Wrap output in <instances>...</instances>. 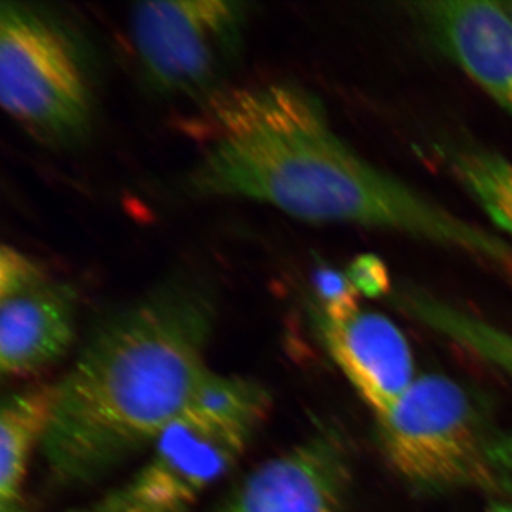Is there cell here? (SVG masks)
<instances>
[{"instance_id":"6da1fadb","label":"cell","mask_w":512,"mask_h":512,"mask_svg":"<svg viewBox=\"0 0 512 512\" xmlns=\"http://www.w3.org/2000/svg\"><path fill=\"white\" fill-rule=\"evenodd\" d=\"M207 148L188 175L192 194L269 205L315 224L400 232L503 264L505 239L446 210L349 146L322 101L276 82L218 97Z\"/></svg>"},{"instance_id":"7a4b0ae2","label":"cell","mask_w":512,"mask_h":512,"mask_svg":"<svg viewBox=\"0 0 512 512\" xmlns=\"http://www.w3.org/2000/svg\"><path fill=\"white\" fill-rule=\"evenodd\" d=\"M215 319L211 285L180 275L101 320L55 384L40 444L53 484L96 483L190 409L211 373Z\"/></svg>"},{"instance_id":"3957f363","label":"cell","mask_w":512,"mask_h":512,"mask_svg":"<svg viewBox=\"0 0 512 512\" xmlns=\"http://www.w3.org/2000/svg\"><path fill=\"white\" fill-rule=\"evenodd\" d=\"M376 424L387 463L413 487L512 491V437L450 377H417Z\"/></svg>"},{"instance_id":"277c9868","label":"cell","mask_w":512,"mask_h":512,"mask_svg":"<svg viewBox=\"0 0 512 512\" xmlns=\"http://www.w3.org/2000/svg\"><path fill=\"white\" fill-rule=\"evenodd\" d=\"M0 104L40 143L80 146L92 133V60L79 35L35 3L0 5Z\"/></svg>"},{"instance_id":"5b68a950","label":"cell","mask_w":512,"mask_h":512,"mask_svg":"<svg viewBox=\"0 0 512 512\" xmlns=\"http://www.w3.org/2000/svg\"><path fill=\"white\" fill-rule=\"evenodd\" d=\"M251 3L141 2L130 10V39L148 89L168 99L218 93L245 47Z\"/></svg>"},{"instance_id":"8992f818","label":"cell","mask_w":512,"mask_h":512,"mask_svg":"<svg viewBox=\"0 0 512 512\" xmlns=\"http://www.w3.org/2000/svg\"><path fill=\"white\" fill-rule=\"evenodd\" d=\"M259 424L191 406L124 483L72 512H191L237 464Z\"/></svg>"},{"instance_id":"52a82bcc","label":"cell","mask_w":512,"mask_h":512,"mask_svg":"<svg viewBox=\"0 0 512 512\" xmlns=\"http://www.w3.org/2000/svg\"><path fill=\"white\" fill-rule=\"evenodd\" d=\"M350 484L348 444L323 429L259 464L218 512H345Z\"/></svg>"},{"instance_id":"ba28073f","label":"cell","mask_w":512,"mask_h":512,"mask_svg":"<svg viewBox=\"0 0 512 512\" xmlns=\"http://www.w3.org/2000/svg\"><path fill=\"white\" fill-rule=\"evenodd\" d=\"M410 8L444 55L512 114V19L498 2L443 0Z\"/></svg>"},{"instance_id":"9c48e42d","label":"cell","mask_w":512,"mask_h":512,"mask_svg":"<svg viewBox=\"0 0 512 512\" xmlns=\"http://www.w3.org/2000/svg\"><path fill=\"white\" fill-rule=\"evenodd\" d=\"M316 319L323 345L360 399L376 419L389 412L416 380L402 330L382 313L362 309L343 320Z\"/></svg>"},{"instance_id":"30bf717a","label":"cell","mask_w":512,"mask_h":512,"mask_svg":"<svg viewBox=\"0 0 512 512\" xmlns=\"http://www.w3.org/2000/svg\"><path fill=\"white\" fill-rule=\"evenodd\" d=\"M76 336V292L42 281L0 296V369L5 377L43 372L66 356Z\"/></svg>"},{"instance_id":"8fae6325","label":"cell","mask_w":512,"mask_h":512,"mask_svg":"<svg viewBox=\"0 0 512 512\" xmlns=\"http://www.w3.org/2000/svg\"><path fill=\"white\" fill-rule=\"evenodd\" d=\"M55 400V384L10 394L0 410V512H29L25 500L30 457L42 444Z\"/></svg>"},{"instance_id":"7c38bea8","label":"cell","mask_w":512,"mask_h":512,"mask_svg":"<svg viewBox=\"0 0 512 512\" xmlns=\"http://www.w3.org/2000/svg\"><path fill=\"white\" fill-rule=\"evenodd\" d=\"M409 315L512 377V333L427 292L413 296Z\"/></svg>"},{"instance_id":"4fadbf2b","label":"cell","mask_w":512,"mask_h":512,"mask_svg":"<svg viewBox=\"0 0 512 512\" xmlns=\"http://www.w3.org/2000/svg\"><path fill=\"white\" fill-rule=\"evenodd\" d=\"M451 170L481 210L512 238V161L480 147H458L448 154Z\"/></svg>"},{"instance_id":"5bb4252c","label":"cell","mask_w":512,"mask_h":512,"mask_svg":"<svg viewBox=\"0 0 512 512\" xmlns=\"http://www.w3.org/2000/svg\"><path fill=\"white\" fill-rule=\"evenodd\" d=\"M42 266L18 249L3 245L0 252V296L28 288L46 278Z\"/></svg>"},{"instance_id":"9a60e30c","label":"cell","mask_w":512,"mask_h":512,"mask_svg":"<svg viewBox=\"0 0 512 512\" xmlns=\"http://www.w3.org/2000/svg\"><path fill=\"white\" fill-rule=\"evenodd\" d=\"M346 276L357 292L369 298H379L389 293V272L386 265L375 255H362L356 258L349 265Z\"/></svg>"},{"instance_id":"2e32d148","label":"cell","mask_w":512,"mask_h":512,"mask_svg":"<svg viewBox=\"0 0 512 512\" xmlns=\"http://www.w3.org/2000/svg\"><path fill=\"white\" fill-rule=\"evenodd\" d=\"M488 512H512V505L505 503H493L488 508Z\"/></svg>"},{"instance_id":"e0dca14e","label":"cell","mask_w":512,"mask_h":512,"mask_svg":"<svg viewBox=\"0 0 512 512\" xmlns=\"http://www.w3.org/2000/svg\"><path fill=\"white\" fill-rule=\"evenodd\" d=\"M498 5H500L501 9H503L504 12L512 19V0H507V2H498Z\"/></svg>"}]
</instances>
